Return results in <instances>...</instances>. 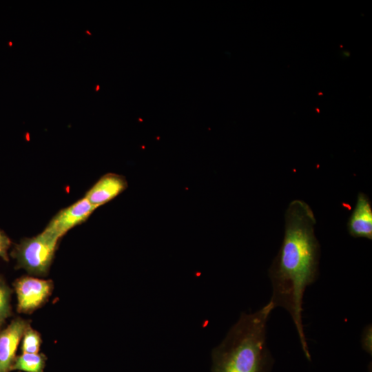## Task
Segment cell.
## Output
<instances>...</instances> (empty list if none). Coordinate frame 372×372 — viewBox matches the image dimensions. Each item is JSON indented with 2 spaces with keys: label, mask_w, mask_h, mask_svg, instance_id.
<instances>
[{
  "label": "cell",
  "mask_w": 372,
  "mask_h": 372,
  "mask_svg": "<svg viewBox=\"0 0 372 372\" xmlns=\"http://www.w3.org/2000/svg\"><path fill=\"white\" fill-rule=\"evenodd\" d=\"M285 234L269 276L273 287L271 301L291 315L306 358L311 360L302 324L303 297L307 287L319 276L320 246L314 233L316 220L304 200H292L285 213Z\"/></svg>",
  "instance_id": "6da1fadb"
},
{
  "label": "cell",
  "mask_w": 372,
  "mask_h": 372,
  "mask_svg": "<svg viewBox=\"0 0 372 372\" xmlns=\"http://www.w3.org/2000/svg\"><path fill=\"white\" fill-rule=\"evenodd\" d=\"M270 300L254 313H242L211 352V372H270L273 358L267 345Z\"/></svg>",
  "instance_id": "7a4b0ae2"
},
{
  "label": "cell",
  "mask_w": 372,
  "mask_h": 372,
  "mask_svg": "<svg viewBox=\"0 0 372 372\" xmlns=\"http://www.w3.org/2000/svg\"><path fill=\"white\" fill-rule=\"evenodd\" d=\"M59 240V238L45 230L36 236L23 238L10 253L17 261L15 268L23 269L31 275L46 276Z\"/></svg>",
  "instance_id": "3957f363"
},
{
  "label": "cell",
  "mask_w": 372,
  "mask_h": 372,
  "mask_svg": "<svg viewBox=\"0 0 372 372\" xmlns=\"http://www.w3.org/2000/svg\"><path fill=\"white\" fill-rule=\"evenodd\" d=\"M13 287L17 295V311L31 314L47 302L52 293L54 283L52 280L23 276L15 280Z\"/></svg>",
  "instance_id": "277c9868"
},
{
  "label": "cell",
  "mask_w": 372,
  "mask_h": 372,
  "mask_svg": "<svg viewBox=\"0 0 372 372\" xmlns=\"http://www.w3.org/2000/svg\"><path fill=\"white\" fill-rule=\"evenodd\" d=\"M96 208L83 197L60 210L44 230L60 239L69 230L84 223Z\"/></svg>",
  "instance_id": "5b68a950"
},
{
  "label": "cell",
  "mask_w": 372,
  "mask_h": 372,
  "mask_svg": "<svg viewBox=\"0 0 372 372\" xmlns=\"http://www.w3.org/2000/svg\"><path fill=\"white\" fill-rule=\"evenodd\" d=\"M30 324L29 320L16 318L0 330V372L11 371L18 345Z\"/></svg>",
  "instance_id": "8992f818"
},
{
  "label": "cell",
  "mask_w": 372,
  "mask_h": 372,
  "mask_svg": "<svg viewBox=\"0 0 372 372\" xmlns=\"http://www.w3.org/2000/svg\"><path fill=\"white\" fill-rule=\"evenodd\" d=\"M127 185L124 176L108 173L101 177L84 197L98 208L121 194L127 189Z\"/></svg>",
  "instance_id": "52a82bcc"
},
{
  "label": "cell",
  "mask_w": 372,
  "mask_h": 372,
  "mask_svg": "<svg viewBox=\"0 0 372 372\" xmlns=\"http://www.w3.org/2000/svg\"><path fill=\"white\" fill-rule=\"evenodd\" d=\"M349 234L353 238L372 239V206L369 197L360 192L347 222Z\"/></svg>",
  "instance_id": "ba28073f"
},
{
  "label": "cell",
  "mask_w": 372,
  "mask_h": 372,
  "mask_svg": "<svg viewBox=\"0 0 372 372\" xmlns=\"http://www.w3.org/2000/svg\"><path fill=\"white\" fill-rule=\"evenodd\" d=\"M47 357L43 353H22L16 356L11 371L43 372Z\"/></svg>",
  "instance_id": "9c48e42d"
},
{
  "label": "cell",
  "mask_w": 372,
  "mask_h": 372,
  "mask_svg": "<svg viewBox=\"0 0 372 372\" xmlns=\"http://www.w3.org/2000/svg\"><path fill=\"white\" fill-rule=\"evenodd\" d=\"M41 343V334L30 324L25 329L21 338V349L22 353H37Z\"/></svg>",
  "instance_id": "30bf717a"
},
{
  "label": "cell",
  "mask_w": 372,
  "mask_h": 372,
  "mask_svg": "<svg viewBox=\"0 0 372 372\" xmlns=\"http://www.w3.org/2000/svg\"><path fill=\"white\" fill-rule=\"evenodd\" d=\"M12 289L0 275V327L5 323L11 314Z\"/></svg>",
  "instance_id": "8fae6325"
},
{
  "label": "cell",
  "mask_w": 372,
  "mask_h": 372,
  "mask_svg": "<svg viewBox=\"0 0 372 372\" xmlns=\"http://www.w3.org/2000/svg\"><path fill=\"white\" fill-rule=\"evenodd\" d=\"M372 329L371 325L369 324L364 329L362 334L361 343L362 349L371 355L372 352Z\"/></svg>",
  "instance_id": "7c38bea8"
},
{
  "label": "cell",
  "mask_w": 372,
  "mask_h": 372,
  "mask_svg": "<svg viewBox=\"0 0 372 372\" xmlns=\"http://www.w3.org/2000/svg\"><path fill=\"white\" fill-rule=\"evenodd\" d=\"M11 246L10 238L0 229V258L5 261H9L8 249Z\"/></svg>",
  "instance_id": "4fadbf2b"
}]
</instances>
